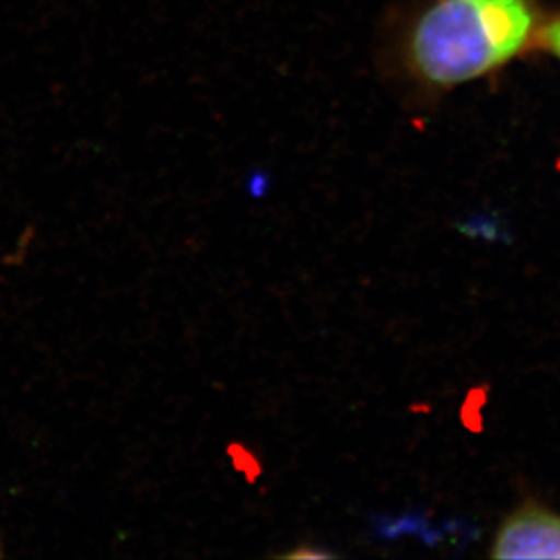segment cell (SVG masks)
<instances>
[{
  "label": "cell",
  "mask_w": 560,
  "mask_h": 560,
  "mask_svg": "<svg viewBox=\"0 0 560 560\" xmlns=\"http://www.w3.org/2000/svg\"><path fill=\"white\" fill-rule=\"evenodd\" d=\"M537 0H432L408 30L405 63L419 84L448 91L539 51Z\"/></svg>",
  "instance_id": "cell-1"
},
{
  "label": "cell",
  "mask_w": 560,
  "mask_h": 560,
  "mask_svg": "<svg viewBox=\"0 0 560 560\" xmlns=\"http://www.w3.org/2000/svg\"><path fill=\"white\" fill-rule=\"evenodd\" d=\"M492 559H560V515L539 502L513 510L493 540Z\"/></svg>",
  "instance_id": "cell-2"
},
{
  "label": "cell",
  "mask_w": 560,
  "mask_h": 560,
  "mask_svg": "<svg viewBox=\"0 0 560 560\" xmlns=\"http://www.w3.org/2000/svg\"><path fill=\"white\" fill-rule=\"evenodd\" d=\"M539 51L551 55L560 63V11L556 15L546 16L540 32Z\"/></svg>",
  "instance_id": "cell-3"
},
{
  "label": "cell",
  "mask_w": 560,
  "mask_h": 560,
  "mask_svg": "<svg viewBox=\"0 0 560 560\" xmlns=\"http://www.w3.org/2000/svg\"><path fill=\"white\" fill-rule=\"evenodd\" d=\"M35 236H37V229L33 228V225L22 229V233L16 238L15 249L4 254L2 264L10 265V267H21L26 261L27 253L32 249Z\"/></svg>",
  "instance_id": "cell-4"
},
{
  "label": "cell",
  "mask_w": 560,
  "mask_h": 560,
  "mask_svg": "<svg viewBox=\"0 0 560 560\" xmlns=\"http://www.w3.org/2000/svg\"><path fill=\"white\" fill-rule=\"evenodd\" d=\"M228 454L233 457L234 466H236L240 471H244L249 481H253L254 477L259 476V468L256 466V460H254L253 455L247 452V448L233 443L229 446Z\"/></svg>",
  "instance_id": "cell-5"
},
{
  "label": "cell",
  "mask_w": 560,
  "mask_h": 560,
  "mask_svg": "<svg viewBox=\"0 0 560 560\" xmlns=\"http://www.w3.org/2000/svg\"><path fill=\"white\" fill-rule=\"evenodd\" d=\"M285 559H328V557H334L332 553H328V551L317 550V548H312V546L303 545L298 546L296 550L289 551V553H283Z\"/></svg>",
  "instance_id": "cell-6"
},
{
  "label": "cell",
  "mask_w": 560,
  "mask_h": 560,
  "mask_svg": "<svg viewBox=\"0 0 560 560\" xmlns=\"http://www.w3.org/2000/svg\"><path fill=\"white\" fill-rule=\"evenodd\" d=\"M4 540H2V535H0V559H4Z\"/></svg>",
  "instance_id": "cell-7"
}]
</instances>
